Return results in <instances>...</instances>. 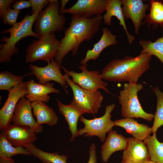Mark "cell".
<instances>
[{"label":"cell","instance_id":"d6a6232c","mask_svg":"<svg viewBox=\"0 0 163 163\" xmlns=\"http://www.w3.org/2000/svg\"><path fill=\"white\" fill-rule=\"evenodd\" d=\"M31 6V3L29 0H16L11 6L13 8L19 11L24 9L29 8Z\"/></svg>","mask_w":163,"mask_h":163},{"label":"cell","instance_id":"ac0fdd59","mask_svg":"<svg viewBox=\"0 0 163 163\" xmlns=\"http://www.w3.org/2000/svg\"><path fill=\"white\" fill-rule=\"evenodd\" d=\"M27 94L25 96L29 101L33 102L40 101L47 103L49 101L50 94H60L58 89L53 87V83L48 82L45 84L36 83L33 79L26 82Z\"/></svg>","mask_w":163,"mask_h":163},{"label":"cell","instance_id":"f1b7e54d","mask_svg":"<svg viewBox=\"0 0 163 163\" xmlns=\"http://www.w3.org/2000/svg\"><path fill=\"white\" fill-rule=\"evenodd\" d=\"M150 11L146 16L148 24L163 26V3L161 1L150 0Z\"/></svg>","mask_w":163,"mask_h":163},{"label":"cell","instance_id":"9a60e30c","mask_svg":"<svg viewBox=\"0 0 163 163\" xmlns=\"http://www.w3.org/2000/svg\"><path fill=\"white\" fill-rule=\"evenodd\" d=\"M122 10L125 18L130 19L134 27L135 32L138 34L143 19L146 16V11L150 4L142 0H122Z\"/></svg>","mask_w":163,"mask_h":163},{"label":"cell","instance_id":"484cf974","mask_svg":"<svg viewBox=\"0 0 163 163\" xmlns=\"http://www.w3.org/2000/svg\"><path fill=\"white\" fill-rule=\"evenodd\" d=\"M18 155H30L31 154L24 147L12 145L6 138L4 132H2L0 134V157L11 158Z\"/></svg>","mask_w":163,"mask_h":163},{"label":"cell","instance_id":"30bf717a","mask_svg":"<svg viewBox=\"0 0 163 163\" xmlns=\"http://www.w3.org/2000/svg\"><path fill=\"white\" fill-rule=\"evenodd\" d=\"M27 94L26 82H23L8 91L7 99L0 110V129L2 132L10 125L18 102Z\"/></svg>","mask_w":163,"mask_h":163},{"label":"cell","instance_id":"e575fe53","mask_svg":"<svg viewBox=\"0 0 163 163\" xmlns=\"http://www.w3.org/2000/svg\"><path fill=\"white\" fill-rule=\"evenodd\" d=\"M89 158L87 163H97L96 146L94 143L90 145L89 151Z\"/></svg>","mask_w":163,"mask_h":163},{"label":"cell","instance_id":"4316f807","mask_svg":"<svg viewBox=\"0 0 163 163\" xmlns=\"http://www.w3.org/2000/svg\"><path fill=\"white\" fill-rule=\"evenodd\" d=\"M139 43L142 49L141 52L147 53L155 56L163 65V36L154 42L142 39Z\"/></svg>","mask_w":163,"mask_h":163},{"label":"cell","instance_id":"cb8c5ba5","mask_svg":"<svg viewBox=\"0 0 163 163\" xmlns=\"http://www.w3.org/2000/svg\"><path fill=\"white\" fill-rule=\"evenodd\" d=\"M24 148L42 163H67V155H59V152L51 153L43 151L36 147L34 143L27 145Z\"/></svg>","mask_w":163,"mask_h":163},{"label":"cell","instance_id":"5b68a950","mask_svg":"<svg viewBox=\"0 0 163 163\" xmlns=\"http://www.w3.org/2000/svg\"><path fill=\"white\" fill-rule=\"evenodd\" d=\"M60 4L58 0H50L47 6L37 16L34 23L35 32L39 38L64 29L66 18L63 14H59Z\"/></svg>","mask_w":163,"mask_h":163},{"label":"cell","instance_id":"74e56055","mask_svg":"<svg viewBox=\"0 0 163 163\" xmlns=\"http://www.w3.org/2000/svg\"><path fill=\"white\" fill-rule=\"evenodd\" d=\"M144 163H158L157 162H154L153 161H152L150 160H148L146 161H145Z\"/></svg>","mask_w":163,"mask_h":163},{"label":"cell","instance_id":"7402d4cb","mask_svg":"<svg viewBox=\"0 0 163 163\" xmlns=\"http://www.w3.org/2000/svg\"><path fill=\"white\" fill-rule=\"evenodd\" d=\"M122 1L120 0H107L106 8V13L103 16L104 24L107 25H111V19L113 16L116 17L119 21V24L122 26L126 32L129 43L131 44L135 39L134 36L128 32L126 24L122 7Z\"/></svg>","mask_w":163,"mask_h":163},{"label":"cell","instance_id":"2e32d148","mask_svg":"<svg viewBox=\"0 0 163 163\" xmlns=\"http://www.w3.org/2000/svg\"><path fill=\"white\" fill-rule=\"evenodd\" d=\"M127 140L122 163H144L150 160L148 150L144 142L133 138H128Z\"/></svg>","mask_w":163,"mask_h":163},{"label":"cell","instance_id":"8992f818","mask_svg":"<svg viewBox=\"0 0 163 163\" xmlns=\"http://www.w3.org/2000/svg\"><path fill=\"white\" fill-rule=\"evenodd\" d=\"M60 41L54 33H51L35 40L26 50L25 62H33L38 60L47 63L54 59L58 51Z\"/></svg>","mask_w":163,"mask_h":163},{"label":"cell","instance_id":"7a4b0ae2","mask_svg":"<svg viewBox=\"0 0 163 163\" xmlns=\"http://www.w3.org/2000/svg\"><path fill=\"white\" fill-rule=\"evenodd\" d=\"M152 55L141 52L136 57L126 56L112 60L103 69L102 79L115 82L137 83L139 78L149 69Z\"/></svg>","mask_w":163,"mask_h":163},{"label":"cell","instance_id":"9c48e42d","mask_svg":"<svg viewBox=\"0 0 163 163\" xmlns=\"http://www.w3.org/2000/svg\"><path fill=\"white\" fill-rule=\"evenodd\" d=\"M87 63L81 65L79 67L82 72L78 73L68 71L64 66L62 67L66 73L72 78V80L81 88L88 90L97 91L101 89L109 94H111L107 88L108 84L103 81L100 72L97 70L89 71L87 70Z\"/></svg>","mask_w":163,"mask_h":163},{"label":"cell","instance_id":"d590c367","mask_svg":"<svg viewBox=\"0 0 163 163\" xmlns=\"http://www.w3.org/2000/svg\"><path fill=\"white\" fill-rule=\"evenodd\" d=\"M69 1L68 0H62L60 1L61 6L59 9V13L60 14H62L63 12L66 9L65 6Z\"/></svg>","mask_w":163,"mask_h":163},{"label":"cell","instance_id":"8fae6325","mask_svg":"<svg viewBox=\"0 0 163 163\" xmlns=\"http://www.w3.org/2000/svg\"><path fill=\"white\" fill-rule=\"evenodd\" d=\"M29 67L31 72L27 75H34L38 80L39 83L45 84L51 81L56 82L60 84L68 94L66 89L67 83L63 75L61 73V66L54 59L47 63V65L44 67L30 64Z\"/></svg>","mask_w":163,"mask_h":163},{"label":"cell","instance_id":"3957f363","mask_svg":"<svg viewBox=\"0 0 163 163\" xmlns=\"http://www.w3.org/2000/svg\"><path fill=\"white\" fill-rule=\"evenodd\" d=\"M40 11L31 15L27 14L20 22L10 28L1 31V34L9 33L10 36L9 37L4 36L1 40L5 43L1 47L0 63L9 62L11 61L12 56L19 52L16 44L23 38L28 36L39 38L38 34L33 31L32 28L36 18Z\"/></svg>","mask_w":163,"mask_h":163},{"label":"cell","instance_id":"7c38bea8","mask_svg":"<svg viewBox=\"0 0 163 163\" xmlns=\"http://www.w3.org/2000/svg\"><path fill=\"white\" fill-rule=\"evenodd\" d=\"M32 109L31 102L25 97H22L16 105L11 122L14 125L29 127L36 133H41L43 126L38 124L34 119Z\"/></svg>","mask_w":163,"mask_h":163},{"label":"cell","instance_id":"52a82bcc","mask_svg":"<svg viewBox=\"0 0 163 163\" xmlns=\"http://www.w3.org/2000/svg\"><path fill=\"white\" fill-rule=\"evenodd\" d=\"M63 76L66 82L72 91V101L85 113H97L103 99V97L101 92L98 91L85 89L74 83L66 73H65Z\"/></svg>","mask_w":163,"mask_h":163},{"label":"cell","instance_id":"f35d334b","mask_svg":"<svg viewBox=\"0 0 163 163\" xmlns=\"http://www.w3.org/2000/svg\"><path fill=\"white\" fill-rule=\"evenodd\" d=\"M121 163H122L121 162Z\"/></svg>","mask_w":163,"mask_h":163},{"label":"cell","instance_id":"d6986e66","mask_svg":"<svg viewBox=\"0 0 163 163\" xmlns=\"http://www.w3.org/2000/svg\"><path fill=\"white\" fill-rule=\"evenodd\" d=\"M127 143V138L116 130L109 132L107 139L101 146V155L102 161L107 162L111 155L118 151L124 150Z\"/></svg>","mask_w":163,"mask_h":163},{"label":"cell","instance_id":"603a6c76","mask_svg":"<svg viewBox=\"0 0 163 163\" xmlns=\"http://www.w3.org/2000/svg\"><path fill=\"white\" fill-rule=\"evenodd\" d=\"M33 113L36 117L37 123L46 124L50 126L55 125L59 117L53 110L45 102L36 101L31 102Z\"/></svg>","mask_w":163,"mask_h":163},{"label":"cell","instance_id":"f546056e","mask_svg":"<svg viewBox=\"0 0 163 163\" xmlns=\"http://www.w3.org/2000/svg\"><path fill=\"white\" fill-rule=\"evenodd\" d=\"M156 95L157 105L156 112L154 115V122L151 128L152 133L156 132L158 129L163 125V92L156 86L152 88Z\"/></svg>","mask_w":163,"mask_h":163},{"label":"cell","instance_id":"4fadbf2b","mask_svg":"<svg viewBox=\"0 0 163 163\" xmlns=\"http://www.w3.org/2000/svg\"><path fill=\"white\" fill-rule=\"evenodd\" d=\"M107 1V0H78L71 7L66 9L62 14L69 13L87 18L101 15L106 10Z\"/></svg>","mask_w":163,"mask_h":163},{"label":"cell","instance_id":"836d02e7","mask_svg":"<svg viewBox=\"0 0 163 163\" xmlns=\"http://www.w3.org/2000/svg\"><path fill=\"white\" fill-rule=\"evenodd\" d=\"M16 1L15 0H0V16L1 18L5 11L10 8V5Z\"/></svg>","mask_w":163,"mask_h":163},{"label":"cell","instance_id":"ffe728a7","mask_svg":"<svg viewBox=\"0 0 163 163\" xmlns=\"http://www.w3.org/2000/svg\"><path fill=\"white\" fill-rule=\"evenodd\" d=\"M114 123V126L123 128L128 133L132 135L133 138L141 141H144L152 133L151 128L146 125L138 123L133 118H125L116 120Z\"/></svg>","mask_w":163,"mask_h":163},{"label":"cell","instance_id":"d4e9b609","mask_svg":"<svg viewBox=\"0 0 163 163\" xmlns=\"http://www.w3.org/2000/svg\"><path fill=\"white\" fill-rule=\"evenodd\" d=\"M144 142L147 146L150 160L158 163H163V142L158 140L156 132L148 136Z\"/></svg>","mask_w":163,"mask_h":163},{"label":"cell","instance_id":"6da1fadb","mask_svg":"<svg viewBox=\"0 0 163 163\" xmlns=\"http://www.w3.org/2000/svg\"><path fill=\"white\" fill-rule=\"evenodd\" d=\"M103 20L102 15L90 18L72 15L70 26L65 30L55 61L61 66L69 52H72V55L75 56L81 43L93 37L99 31Z\"/></svg>","mask_w":163,"mask_h":163},{"label":"cell","instance_id":"44dd1931","mask_svg":"<svg viewBox=\"0 0 163 163\" xmlns=\"http://www.w3.org/2000/svg\"><path fill=\"white\" fill-rule=\"evenodd\" d=\"M102 34L99 41L95 43L92 49H88L84 58L81 60V65L86 64L90 60H95L101 52L106 48L117 44V36L112 34L107 27L102 30Z\"/></svg>","mask_w":163,"mask_h":163},{"label":"cell","instance_id":"e0dca14e","mask_svg":"<svg viewBox=\"0 0 163 163\" xmlns=\"http://www.w3.org/2000/svg\"><path fill=\"white\" fill-rule=\"evenodd\" d=\"M59 112L63 116L67 122L72 136L70 141L72 142L78 136L77 124L80 117L84 114L83 111L72 100L69 104L66 105L57 99Z\"/></svg>","mask_w":163,"mask_h":163},{"label":"cell","instance_id":"277c9868","mask_svg":"<svg viewBox=\"0 0 163 163\" xmlns=\"http://www.w3.org/2000/svg\"><path fill=\"white\" fill-rule=\"evenodd\" d=\"M123 88L118 97L122 116L125 118H141L149 121L152 120L154 115L143 110L138 99V93L143 88V85L128 82L123 84Z\"/></svg>","mask_w":163,"mask_h":163},{"label":"cell","instance_id":"8d00e7d4","mask_svg":"<svg viewBox=\"0 0 163 163\" xmlns=\"http://www.w3.org/2000/svg\"><path fill=\"white\" fill-rule=\"evenodd\" d=\"M0 163H15L11 158L0 157Z\"/></svg>","mask_w":163,"mask_h":163},{"label":"cell","instance_id":"5bb4252c","mask_svg":"<svg viewBox=\"0 0 163 163\" xmlns=\"http://www.w3.org/2000/svg\"><path fill=\"white\" fill-rule=\"evenodd\" d=\"M3 132L7 140L15 147L24 148L38 139L34 130L27 126L10 125Z\"/></svg>","mask_w":163,"mask_h":163},{"label":"cell","instance_id":"83f0119b","mask_svg":"<svg viewBox=\"0 0 163 163\" xmlns=\"http://www.w3.org/2000/svg\"><path fill=\"white\" fill-rule=\"evenodd\" d=\"M27 75H18L8 71L0 73V90L9 91L13 88L24 82Z\"/></svg>","mask_w":163,"mask_h":163},{"label":"cell","instance_id":"1f68e13d","mask_svg":"<svg viewBox=\"0 0 163 163\" xmlns=\"http://www.w3.org/2000/svg\"><path fill=\"white\" fill-rule=\"evenodd\" d=\"M31 3L32 8L31 14H33L41 11L47 4L50 0H29Z\"/></svg>","mask_w":163,"mask_h":163},{"label":"cell","instance_id":"4dcf8cb0","mask_svg":"<svg viewBox=\"0 0 163 163\" xmlns=\"http://www.w3.org/2000/svg\"><path fill=\"white\" fill-rule=\"evenodd\" d=\"M20 12V11L9 8L1 17L3 23L12 26L14 25L17 23V18Z\"/></svg>","mask_w":163,"mask_h":163},{"label":"cell","instance_id":"ba28073f","mask_svg":"<svg viewBox=\"0 0 163 163\" xmlns=\"http://www.w3.org/2000/svg\"><path fill=\"white\" fill-rule=\"evenodd\" d=\"M115 107L114 104L107 106L105 113L102 116L92 119H88L81 116L79 120L84 125V127L78 130V136L84 137L96 136L104 142L106 140L107 133L112 130L114 126V121L111 120V113Z\"/></svg>","mask_w":163,"mask_h":163}]
</instances>
